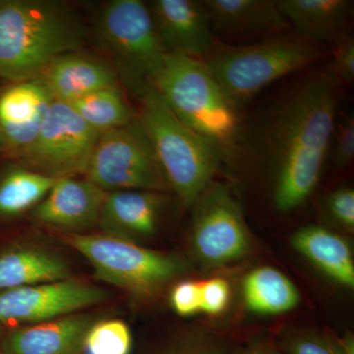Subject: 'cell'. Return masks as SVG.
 I'll use <instances>...</instances> for the list:
<instances>
[{
    "label": "cell",
    "mask_w": 354,
    "mask_h": 354,
    "mask_svg": "<svg viewBox=\"0 0 354 354\" xmlns=\"http://www.w3.org/2000/svg\"><path fill=\"white\" fill-rule=\"evenodd\" d=\"M337 82L327 70L295 84L270 109L252 153L272 176L274 208L288 213L315 190L332 145Z\"/></svg>",
    "instance_id": "6da1fadb"
},
{
    "label": "cell",
    "mask_w": 354,
    "mask_h": 354,
    "mask_svg": "<svg viewBox=\"0 0 354 354\" xmlns=\"http://www.w3.org/2000/svg\"><path fill=\"white\" fill-rule=\"evenodd\" d=\"M85 31L69 7L46 0H0V78L38 79L57 57L83 46Z\"/></svg>",
    "instance_id": "7a4b0ae2"
},
{
    "label": "cell",
    "mask_w": 354,
    "mask_h": 354,
    "mask_svg": "<svg viewBox=\"0 0 354 354\" xmlns=\"http://www.w3.org/2000/svg\"><path fill=\"white\" fill-rule=\"evenodd\" d=\"M148 84L186 127L213 144L223 158L234 152L241 139V108L204 62L165 53L151 71Z\"/></svg>",
    "instance_id": "3957f363"
},
{
    "label": "cell",
    "mask_w": 354,
    "mask_h": 354,
    "mask_svg": "<svg viewBox=\"0 0 354 354\" xmlns=\"http://www.w3.org/2000/svg\"><path fill=\"white\" fill-rule=\"evenodd\" d=\"M140 124L148 137L169 188L193 206L213 183L223 153L179 120L155 88L140 94Z\"/></svg>",
    "instance_id": "277c9868"
},
{
    "label": "cell",
    "mask_w": 354,
    "mask_h": 354,
    "mask_svg": "<svg viewBox=\"0 0 354 354\" xmlns=\"http://www.w3.org/2000/svg\"><path fill=\"white\" fill-rule=\"evenodd\" d=\"M316 57V48L308 39L283 36L249 46H223L203 62L241 108L263 88L308 66Z\"/></svg>",
    "instance_id": "5b68a950"
},
{
    "label": "cell",
    "mask_w": 354,
    "mask_h": 354,
    "mask_svg": "<svg viewBox=\"0 0 354 354\" xmlns=\"http://www.w3.org/2000/svg\"><path fill=\"white\" fill-rule=\"evenodd\" d=\"M64 241L88 260L95 279L135 297H153L187 270L179 256L113 235L69 234Z\"/></svg>",
    "instance_id": "8992f818"
},
{
    "label": "cell",
    "mask_w": 354,
    "mask_h": 354,
    "mask_svg": "<svg viewBox=\"0 0 354 354\" xmlns=\"http://www.w3.org/2000/svg\"><path fill=\"white\" fill-rule=\"evenodd\" d=\"M85 176L106 192L171 190L138 118L99 135Z\"/></svg>",
    "instance_id": "52a82bcc"
},
{
    "label": "cell",
    "mask_w": 354,
    "mask_h": 354,
    "mask_svg": "<svg viewBox=\"0 0 354 354\" xmlns=\"http://www.w3.org/2000/svg\"><path fill=\"white\" fill-rule=\"evenodd\" d=\"M97 43L114 57L139 95L165 50L149 9L140 0H113L102 7L95 22Z\"/></svg>",
    "instance_id": "ba28073f"
},
{
    "label": "cell",
    "mask_w": 354,
    "mask_h": 354,
    "mask_svg": "<svg viewBox=\"0 0 354 354\" xmlns=\"http://www.w3.org/2000/svg\"><path fill=\"white\" fill-rule=\"evenodd\" d=\"M99 135L69 104L53 101L19 162L53 178L85 176Z\"/></svg>",
    "instance_id": "9c48e42d"
},
{
    "label": "cell",
    "mask_w": 354,
    "mask_h": 354,
    "mask_svg": "<svg viewBox=\"0 0 354 354\" xmlns=\"http://www.w3.org/2000/svg\"><path fill=\"white\" fill-rule=\"evenodd\" d=\"M193 206V250L202 264L221 267L248 254L250 235L241 205L227 184L213 181Z\"/></svg>",
    "instance_id": "30bf717a"
},
{
    "label": "cell",
    "mask_w": 354,
    "mask_h": 354,
    "mask_svg": "<svg viewBox=\"0 0 354 354\" xmlns=\"http://www.w3.org/2000/svg\"><path fill=\"white\" fill-rule=\"evenodd\" d=\"M109 291L73 279L0 291V324H36L101 304Z\"/></svg>",
    "instance_id": "8fae6325"
},
{
    "label": "cell",
    "mask_w": 354,
    "mask_h": 354,
    "mask_svg": "<svg viewBox=\"0 0 354 354\" xmlns=\"http://www.w3.org/2000/svg\"><path fill=\"white\" fill-rule=\"evenodd\" d=\"M53 101L39 79L0 87V155L19 160Z\"/></svg>",
    "instance_id": "7c38bea8"
},
{
    "label": "cell",
    "mask_w": 354,
    "mask_h": 354,
    "mask_svg": "<svg viewBox=\"0 0 354 354\" xmlns=\"http://www.w3.org/2000/svg\"><path fill=\"white\" fill-rule=\"evenodd\" d=\"M165 53L198 58L213 48V26L202 1L153 0L148 4Z\"/></svg>",
    "instance_id": "4fadbf2b"
},
{
    "label": "cell",
    "mask_w": 354,
    "mask_h": 354,
    "mask_svg": "<svg viewBox=\"0 0 354 354\" xmlns=\"http://www.w3.org/2000/svg\"><path fill=\"white\" fill-rule=\"evenodd\" d=\"M106 191L87 178L58 179L32 211V218L48 227L77 234L99 223Z\"/></svg>",
    "instance_id": "5bb4252c"
},
{
    "label": "cell",
    "mask_w": 354,
    "mask_h": 354,
    "mask_svg": "<svg viewBox=\"0 0 354 354\" xmlns=\"http://www.w3.org/2000/svg\"><path fill=\"white\" fill-rule=\"evenodd\" d=\"M97 317L70 314L9 330L0 341L1 354H83L86 337Z\"/></svg>",
    "instance_id": "9a60e30c"
},
{
    "label": "cell",
    "mask_w": 354,
    "mask_h": 354,
    "mask_svg": "<svg viewBox=\"0 0 354 354\" xmlns=\"http://www.w3.org/2000/svg\"><path fill=\"white\" fill-rule=\"evenodd\" d=\"M164 193L148 190L106 192L100 216L102 234L133 242L156 234Z\"/></svg>",
    "instance_id": "2e32d148"
},
{
    "label": "cell",
    "mask_w": 354,
    "mask_h": 354,
    "mask_svg": "<svg viewBox=\"0 0 354 354\" xmlns=\"http://www.w3.org/2000/svg\"><path fill=\"white\" fill-rule=\"evenodd\" d=\"M38 79L53 101L66 104L118 85V76L109 65L76 53L53 60Z\"/></svg>",
    "instance_id": "e0dca14e"
},
{
    "label": "cell",
    "mask_w": 354,
    "mask_h": 354,
    "mask_svg": "<svg viewBox=\"0 0 354 354\" xmlns=\"http://www.w3.org/2000/svg\"><path fill=\"white\" fill-rule=\"evenodd\" d=\"M291 244L335 283L354 288L353 252L341 235L320 225H307L293 234Z\"/></svg>",
    "instance_id": "ac0fdd59"
},
{
    "label": "cell",
    "mask_w": 354,
    "mask_h": 354,
    "mask_svg": "<svg viewBox=\"0 0 354 354\" xmlns=\"http://www.w3.org/2000/svg\"><path fill=\"white\" fill-rule=\"evenodd\" d=\"M202 3L213 28L225 34H261L288 26L274 0H203Z\"/></svg>",
    "instance_id": "d6986e66"
},
{
    "label": "cell",
    "mask_w": 354,
    "mask_h": 354,
    "mask_svg": "<svg viewBox=\"0 0 354 354\" xmlns=\"http://www.w3.org/2000/svg\"><path fill=\"white\" fill-rule=\"evenodd\" d=\"M281 15L300 38L308 41H335L346 28L353 12L349 0H279Z\"/></svg>",
    "instance_id": "ffe728a7"
},
{
    "label": "cell",
    "mask_w": 354,
    "mask_h": 354,
    "mask_svg": "<svg viewBox=\"0 0 354 354\" xmlns=\"http://www.w3.org/2000/svg\"><path fill=\"white\" fill-rule=\"evenodd\" d=\"M62 257L38 247L23 246L0 254V291L70 279Z\"/></svg>",
    "instance_id": "44dd1931"
},
{
    "label": "cell",
    "mask_w": 354,
    "mask_h": 354,
    "mask_svg": "<svg viewBox=\"0 0 354 354\" xmlns=\"http://www.w3.org/2000/svg\"><path fill=\"white\" fill-rule=\"evenodd\" d=\"M247 308L263 315L286 313L297 306L299 292L283 272L260 267L247 274L243 283Z\"/></svg>",
    "instance_id": "7402d4cb"
},
{
    "label": "cell",
    "mask_w": 354,
    "mask_h": 354,
    "mask_svg": "<svg viewBox=\"0 0 354 354\" xmlns=\"http://www.w3.org/2000/svg\"><path fill=\"white\" fill-rule=\"evenodd\" d=\"M57 180L22 165L9 167L0 176V218H15L34 209Z\"/></svg>",
    "instance_id": "603a6c76"
},
{
    "label": "cell",
    "mask_w": 354,
    "mask_h": 354,
    "mask_svg": "<svg viewBox=\"0 0 354 354\" xmlns=\"http://www.w3.org/2000/svg\"><path fill=\"white\" fill-rule=\"evenodd\" d=\"M69 104L99 134L137 120L118 85L102 88Z\"/></svg>",
    "instance_id": "cb8c5ba5"
},
{
    "label": "cell",
    "mask_w": 354,
    "mask_h": 354,
    "mask_svg": "<svg viewBox=\"0 0 354 354\" xmlns=\"http://www.w3.org/2000/svg\"><path fill=\"white\" fill-rule=\"evenodd\" d=\"M132 335L127 324L121 320L97 321L86 337L84 353L130 354Z\"/></svg>",
    "instance_id": "d4e9b609"
},
{
    "label": "cell",
    "mask_w": 354,
    "mask_h": 354,
    "mask_svg": "<svg viewBox=\"0 0 354 354\" xmlns=\"http://www.w3.org/2000/svg\"><path fill=\"white\" fill-rule=\"evenodd\" d=\"M146 354H228L227 342L209 330H185Z\"/></svg>",
    "instance_id": "484cf974"
},
{
    "label": "cell",
    "mask_w": 354,
    "mask_h": 354,
    "mask_svg": "<svg viewBox=\"0 0 354 354\" xmlns=\"http://www.w3.org/2000/svg\"><path fill=\"white\" fill-rule=\"evenodd\" d=\"M277 344L281 354H344L339 339L314 332L295 333Z\"/></svg>",
    "instance_id": "4316f807"
},
{
    "label": "cell",
    "mask_w": 354,
    "mask_h": 354,
    "mask_svg": "<svg viewBox=\"0 0 354 354\" xmlns=\"http://www.w3.org/2000/svg\"><path fill=\"white\" fill-rule=\"evenodd\" d=\"M334 41L333 58L326 70L337 83L351 85L354 82L353 37L342 32Z\"/></svg>",
    "instance_id": "83f0119b"
},
{
    "label": "cell",
    "mask_w": 354,
    "mask_h": 354,
    "mask_svg": "<svg viewBox=\"0 0 354 354\" xmlns=\"http://www.w3.org/2000/svg\"><path fill=\"white\" fill-rule=\"evenodd\" d=\"M200 312L215 316L223 313L230 299V286L227 279L212 278L199 281Z\"/></svg>",
    "instance_id": "f1b7e54d"
},
{
    "label": "cell",
    "mask_w": 354,
    "mask_h": 354,
    "mask_svg": "<svg viewBox=\"0 0 354 354\" xmlns=\"http://www.w3.org/2000/svg\"><path fill=\"white\" fill-rule=\"evenodd\" d=\"M325 208L328 216L348 232L354 228V191L344 187L333 191L327 197Z\"/></svg>",
    "instance_id": "f546056e"
},
{
    "label": "cell",
    "mask_w": 354,
    "mask_h": 354,
    "mask_svg": "<svg viewBox=\"0 0 354 354\" xmlns=\"http://www.w3.org/2000/svg\"><path fill=\"white\" fill-rule=\"evenodd\" d=\"M335 138L333 158L335 165L344 167L351 164L354 157V115L348 113L339 123H335L333 139Z\"/></svg>",
    "instance_id": "4dcf8cb0"
},
{
    "label": "cell",
    "mask_w": 354,
    "mask_h": 354,
    "mask_svg": "<svg viewBox=\"0 0 354 354\" xmlns=\"http://www.w3.org/2000/svg\"><path fill=\"white\" fill-rule=\"evenodd\" d=\"M171 304L174 311L183 317L200 312L199 281H184L174 286L171 292Z\"/></svg>",
    "instance_id": "1f68e13d"
},
{
    "label": "cell",
    "mask_w": 354,
    "mask_h": 354,
    "mask_svg": "<svg viewBox=\"0 0 354 354\" xmlns=\"http://www.w3.org/2000/svg\"><path fill=\"white\" fill-rule=\"evenodd\" d=\"M241 354H281L278 344L268 339H257L247 344Z\"/></svg>",
    "instance_id": "d6a6232c"
},
{
    "label": "cell",
    "mask_w": 354,
    "mask_h": 354,
    "mask_svg": "<svg viewBox=\"0 0 354 354\" xmlns=\"http://www.w3.org/2000/svg\"><path fill=\"white\" fill-rule=\"evenodd\" d=\"M2 339V333L1 330H0V341H1Z\"/></svg>",
    "instance_id": "836d02e7"
},
{
    "label": "cell",
    "mask_w": 354,
    "mask_h": 354,
    "mask_svg": "<svg viewBox=\"0 0 354 354\" xmlns=\"http://www.w3.org/2000/svg\"><path fill=\"white\" fill-rule=\"evenodd\" d=\"M0 354H1V353H0Z\"/></svg>",
    "instance_id": "e575fe53"
}]
</instances>
